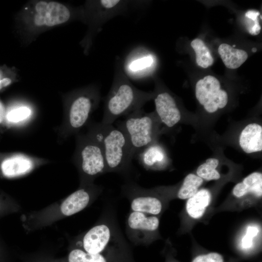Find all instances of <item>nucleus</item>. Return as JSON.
<instances>
[{
  "instance_id": "obj_4",
  "label": "nucleus",
  "mask_w": 262,
  "mask_h": 262,
  "mask_svg": "<svg viewBox=\"0 0 262 262\" xmlns=\"http://www.w3.org/2000/svg\"><path fill=\"white\" fill-rule=\"evenodd\" d=\"M121 194L128 200L131 211L159 216L164 210V203L158 188L146 189L128 180L122 186Z\"/></svg>"
},
{
  "instance_id": "obj_23",
  "label": "nucleus",
  "mask_w": 262,
  "mask_h": 262,
  "mask_svg": "<svg viewBox=\"0 0 262 262\" xmlns=\"http://www.w3.org/2000/svg\"><path fill=\"white\" fill-rule=\"evenodd\" d=\"M246 18V28L249 34L252 35L259 34L261 30L259 16L260 13L255 10H248L245 14Z\"/></svg>"
},
{
  "instance_id": "obj_2",
  "label": "nucleus",
  "mask_w": 262,
  "mask_h": 262,
  "mask_svg": "<svg viewBox=\"0 0 262 262\" xmlns=\"http://www.w3.org/2000/svg\"><path fill=\"white\" fill-rule=\"evenodd\" d=\"M92 137L102 148L107 173H116L129 178L134 154L124 131L113 124L100 122L95 126Z\"/></svg>"
},
{
  "instance_id": "obj_7",
  "label": "nucleus",
  "mask_w": 262,
  "mask_h": 262,
  "mask_svg": "<svg viewBox=\"0 0 262 262\" xmlns=\"http://www.w3.org/2000/svg\"><path fill=\"white\" fill-rule=\"evenodd\" d=\"M196 97L209 113H213L225 107L228 102V95L221 89L219 81L212 75L204 76L196 83Z\"/></svg>"
},
{
  "instance_id": "obj_11",
  "label": "nucleus",
  "mask_w": 262,
  "mask_h": 262,
  "mask_svg": "<svg viewBox=\"0 0 262 262\" xmlns=\"http://www.w3.org/2000/svg\"><path fill=\"white\" fill-rule=\"evenodd\" d=\"M153 97L158 120L168 128L179 123L181 113L173 96L167 91L159 89Z\"/></svg>"
},
{
  "instance_id": "obj_28",
  "label": "nucleus",
  "mask_w": 262,
  "mask_h": 262,
  "mask_svg": "<svg viewBox=\"0 0 262 262\" xmlns=\"http://www.w3.org/2000/svg\"><path fill=\"white\" fill-rule=\"evenodd\" d=\"M4 115V108L3 104L0 101V123H1L3 120V116Z\"/></svg>"
},
{
  "instance_id": "obj_24",
  "label": "nucleus",
  "mask_w": 262,
  "mask_h": 262,
  "mask_svg": "<svg viewBox=\"0 0 262 262\" xmlns=\"http://www.w3.org/2000/svg\"><path fill=\"white\" fill-rule=\"evenodd\" d=\"M259 229L254 225L248 226L246 230L245 235L240 242V247L244 251H248L251 249L253 245L254 239L258 235Z\"/></svg>"
},
{
  "instance_id": "obj_5",
  "label": "nucleus",
  "mask_w": 262,
  "mask_h": 262,
  "mask_svg": "<svg viewBox=\"0 0 262 262\" xmlns=\"http://www.w3.org/2000/svg\"><path fill=\"white\" fill-rule=\"evenodd\" d=\"M127 246V240L121 229L116 215L111 221L106 243L100 252L89 253L82 249L74 248L70 252L68 261V262H109V254Z\"/></svg>"
},
{
  "instance_id": "obj_21",
  "label": "nucleus",
  "mask_w": 262,
  "mask_h": 262,
  "mask_svg": "<svg viewBox=\"0 0 262 262\" xmlns=\"http://www.w3.org/2000/svg\"><path fill=\"white\" fill-rule=\"evenodd\" d=\"M190 45L196 53V61L198 66L206 68L213 64V58L202 40L195 38L191 41Z\"/></svg>"
},
{
  "instance_id": "obj_22",
  "label": "nucleus",
  "mask_w": 262,
  "mask_h": 262,
  "mask_svg": "<svg viewBox=\"0 0 262 262\" xmlns=\"http://www.w3.org/2000/svg\"><path fill=\"white\" fill-rule=\"evenodd\" d=\"M218 164L219 160L217 159L210 158L198 167L196 175L207 181L218 180L221 177L220 173L216 170Z\"/></svg>"
},
{
  "instance_id": "obj_12",
  "label": "nucleus",
  "mask_w": 262,
  "mask_h": 262,
  "mask_svg": "<svg viewBox=\"0 0 262 262\" xmlns=\"http://www.w3.org/2000/svg\"><path fill=\"white\" fill-rule=\"evenodd\" d=\"M102 190V188L99 186L77 190L62 203L60 208L62 213L68 216L80 212L85 209L94 198L100 195Z\"/></svg>"
},
{
  "instance_id": "obj_6",
  "label": "nucleus",
  "mask_w": 262,
  "mask_h": 262,
  "mask_svg": "<svg viewBox=\"0 0 262 262\" xmlns=\"http://www.w3.org/2000/svg\"><path fill=\"white\" fill-rule=\"evenodd\" d=\"M125 224L127 237L135 245L149 244L158 237V216L130 211Z\"/></svg>"
},
{
  "instance_id": "obj_18",
  "label": "nucleus",
  "mask_w": 262,
  "mask_h": 262,
  "mask_svg": "<svg viewBox=\"0 0 262 262\" xmlns=\"http://www.w3.org/2000/svg\"><path fill=\"white\" fill-rule=\"evenodd\" d=\"M33 165V161L28 157L16 155L3 160L1 164V170L5 176L12 178L28 172Z\"/></svg>"
},
{
  "instance_id": "obj_3",
  "label": "nucleus",
  "mask_w": 262,
  "mask_h": 262,
  "mask_svg": "<svg viewBox=\"0 0 262 262\" xmlns=\"http://www.w3.org/2000/svg\"><path fill=\"white\" fill-rule=\"evenodd\" d=\"M125 116L116 125L126 134L134 157L139 151L156 142L159 120L155 113H147L142 109Z\"/></svg>"
},
{
  "instance_id": "obj_15",
  "label": "nucleus",
  "mask_w": 262,
  "mask_h": 262,
  "mask_svg": "<svg viewBox=\"0 0 262 262\" xmlns=\"http://www.w3.org/2000/svg\"><path fill=\"white\" fill-rule=\"evenodd\" d=\"M239 145L246 153L262 151V127L256 123L246 125L240 133Z\"/></svg>"
},
{
  "instance_id": "obj_8",
  "label": "nucleus",
  "mask_w": 262,
  "mask_h": 262,
  "mask_svg": "<svg viewBox=\"0 0 262 262\" xmlns=\"http://www.w3.org/2000/svg\"><path fill=\"white\" fill-rule=\"evenodd\" d=\"M79 154L80 169L87 178L92 180L107 173L102 148L93 138L82 145Z\"/></svg>"
},
{
  "instance_id": "obj_27",
  "label": "nucleus",
  "mask_w": 262,
  "mask_h": 262,
  "mask_svg": "<svg viewBox=\"0 0 262 262\" xmlns=\"http://www.w3.org/2000/svg\"><path fill=\"white\" fill-rule=\"evenodd\" d=\"M11 82V80L8 78H3L1 80V85L2 88L9 85Z\"/></svg>"
},
{
  "instance_id": "obj_19",
  "label": "nucleus",
  "mask_w": 262,
  "mask_h": 262,
  "mask_svg": "<svg viewBox=\"0 0 262 262\" xmlns=\"http://www.w3.org/2000/svg\"><path fill=\"white\" fill-rule=\"evenodd\" d=\"M218 52L224 65L231 69L239 67L248 58L246 51L234 48L227 43L220 44Z\"/></svg>"
},
{
  "instance_id": "obj_13",
  "label": "nucleus",
  "mask_w": 262,
  "mask_h": 262,
  "mask_svg": "<svg viewBox=\"0 0 262 262\" xmlns=\"http://www.w3.org/2000/svg\"><path fill=\"white\" fill-rule=\"evenodd\" d=\"M154 63L152 54L143 48L137 49L128 56L123 69L130 77L142 78L150 73Z\"/></svg>"
},
{
  "instance_id": "obj_9",
  "label": "nucleus",
  "mask_w": 262,
  "mask_h": 262,
  "mask_svg": "<svg viewBox=\"0 0 262 262\" xmlns=\"http://www.w3.org/2000/svg\"><path fill=\"white\" fill-rule=\"evenodd\" d=\"M98 90L80 94L71 102L68 112V122L70 128L76 130L82 127L87 121L94 108L100 100Z\"/></svg>"
},
{
  "instance_id": "obj_20",
  "label": "nucleus",
  "mask_w": 262,
  "mask_h": 262,
  "mask_svg": "<svg viewBox=\"0 0 262 262\" xmlns=\"http://www.w3.org/2000/svg\"><path fill=\"white\" fill-rule=\"evenodd\" d=\"M203 180L197 175L190 173L184 178L182 185L177 193V197L180 199H188L194 196L202 184Z\"/></svg>"
},
{
  "instance_id": "obj_25",
  "label": "nucleus",
  "mask_w": 262,
  "mask_h": 262,
  "mask_svg": "<svg viewBox=\"0 0 262 262\" xmlns=\"http://www.w3.org/2000/svg\"><path fill=\"white\" fill-rule=\"evenodd\" d=\"M31 110L27 107L22 106L11 110L6 115L7 120L11 123H17L28 118Z\"/></svg>"
},
{
  "instance_id": "obj_16",
  "label": "nucleus",
  "mask_w": 262,
  "mask_h": 262,
  "mask_svg": "<svg viewBox=\"0 0 262 262\" xmlns=\"http://www.w3.org/2000/svg\"><path fill=\"white\" fill-rule=\"evenodd\" d=\"M232 194L238 198L251 195L260 198L262 195V174L254 172L237 183L233 188Z\"/></svg>"
},
{
  "instance_id": "obj_29",
  "label": "nucleus",
  "mask_w": 262,
  "mask_h": 262,
  "mask_svg": "<svg viewBox=\"0 0 262 262\" xmlns=\"http://www.w3.org/2000/svg\"><path fill=\"white\" fill-rule=\"evenodd\" d=\"M252 51H253L254 52H256V51H257V49H256V48H253V49H252Z\"/></svg>"
},
{
  "instance_id": "obj_30",
  "label": "nucleus",
  "mask_w": 262,
  "mask_h": 262,
  "mask_svg": "<svg viewBox=\"0 0 262 262\" xmlns=\"http://www.w3.org/2000/svg\"><path fill=\"white\" fill-rule=\"evenodd\" d=\"M2 88L1 85V80L0 79V89Z\"/></svg>"
},
{
  "instance_id": "obj_26",
  "label": "nucleus",
  "mask_w": 262,
  "mask_h": 262,
  "mask_svg": "<svg viewBox=\"0 0 262 262\" xmlns=\"http://www.w3.org/2000/svg\"><path fill=\"white\" fill-rule=\"evenodd\" d=\"M192 262H224V259L218 253L210 252L196 256Z\"/></svg>"
},
{
  "instance_id": "obj_17",
  "label": "nucleus",
  "mask_w": 262,
  "mask_h": 262,
  "mask_svg": "<svg viewBox=\"0 0 262 262\" xmlns=\"http://www.w3.org/2000/svg\"><path fill=\"white\" fill-rule=\"evenodd\" d=\"M211 199L212 195L209 190L205 188L198 190L187 200L185 206L187 213L194 219L201 218L209 206Z\"/></svg>"
},
{
  "instance_id": "obj_10",
  "label": "nucleus",
  "mask_w": 262,
  "mask_h": 262,
  "mask_svg": "<svg viewBox=\"0 0 262 262\" xmlns=\"http://www.w3.org/2000/svg\"><path fill=\"white\" fill-rule=\"evenodd\" d=\"M33 21L38 27H52L67 22L71 17L69 9L56 1H40L35 6Z\"/></svg>"
},
{
  "instance_id": "obj_14",
  "label": "nucleus",
  "mask_w": 262,
  "mask_h": 262,
  "mask_svg": "<svg viewBox=\"0 0 262 262\" xmlns=\"http://www.w3.org/2000/svg\"><path fill=\"white\" fill-rule=\"evenodd\" d=\"M156 142L143 148L134 156L139 164L146 170L163 169L168 163L164 149Z\"/></svg>"
},
{
  "instance_id": "obj_1",
  "label": "nucleus",
  "mask_w": 262,
  "mask_h": 262,
  "mask_svg": "<svg viewBox=\"0 0 262 262\" xmlns=\"http://www.w3.org/2000/svg\"><path fill=\"white\" fill-rule=\"evenodd\" d=\"M153 96L152 93L134 86L120 65H117L112 86L104 100L101 122L113 124L118 118L142 109Z\"/></svg>"
}]
</instances>
